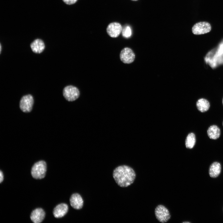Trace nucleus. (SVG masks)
<instances>
[{
    "label": "nucleus",
    "mask_w": 223,
    "mask_h": 223,
    "mask_svg": "<svg viewBox=\"0 0 223 223\" xmlns=\"http://www.w3.org/2000/svg\"><path fill=\"white\" fill-rule=\"evenodd\" d=\"M207 133L208 135L210 138L216 140L220 137L221 131L220 128L217 126L213 125L209 127Z\"/></svg>",
    "instance_id": "obj_13"
},
{
    "label": "nucleus",
    "mask_w": 223,
    "mask_h": 223,
    "mask_svg": "<svg viewBox=\"0 0 223 223\" xmlns=\"http://www.w3.org/2000/svg\"><path fill=\"white\" fill-rule=\"evenodd\" d=\"M211 29V26L209 23L200 22L196 23L193 26L192 31L195 35H200L208 33Z\"/></svg>",
    "instance_id": "obj_6"
},
{
    "label": "nucleus",
    "mask_w": 223,
    "mask_h": 223,
    "mask_svg": "<svg viewBox=\"0 0 223 223\" xmlns=\"http://www.w3.org/2000/svg\"><path fill=\"white\" fill-rule=\"evenodd\" d=\"M3 180V175L1 170L0 171V182L1 183Z\"/></svg>",
    "instance_id": "obj_19"
},
{
    "label": "nucleus",
    "mask_w": 223,
    "mask_h": 223,
    "mask_svg": "<svg viewBox=\"0 0 223 223\" xmlns=\"http://www.w3.org/2000/svg\"><path fill=\"white\" fill-rule=\"evenodd\" d=\"M196 106L199 111L201 112H204L209 110L210 104L206 99L201 98L198 99L197 101Z\"/></svg>",
    "instance_id": "obj_14"
},
{
    "label": "nucleus",
    "mask_w": 223,
    "mask_h": 223,
    "mask_svg": "<svg viewBox=\"0 0 223 223\" xmlns=\"http://www.w3.org/2000/svg\"><path fill=\"white\" fill-rule=\"evenodd\" d=\"M113 176L117 184L121 187H126L132 184L136 174L134 170L126 165L116 167L113 173Z\"/></svg>",
    "instance_id": "obj_1"
},
{
    "label": "nucleus",
    "mask_w": 223,
    "mask_h": 223,
    "mask_svg": "<svg viewBox=\"0 0 223 223\" xmlns=\"http://www.w3.org/2000/svg\"><path fill=\"white\" fill-rule=\"evenodd\" d=\"M63 95L65 99L68 101H73L79 97L80 91L78 89L72 85L65 87L63 91Z\"/></svg>",
    "instance_id": "obj_3"
},
{
    "label": "nucleus",
    "mask_w": 223,
    "mask_h": 223,
    "mask_svg": "<svg viewBox=\"0 0 223 223\" xmlns=\"http://www.w3.org/2000/svg\"><path fill=\"white\" fill-rule=\"evenodd\" d=\"M122 33L123 36L125 37H130L132 33L130 27L128 25L124 27L122 29Z\"/></svg>",
    "instance_id": "obj_17"
},
{
    "label": "nucleus",
    "mask_w": 223,
    "mask_h": 223,
    "mask_svg": "<svg viewBox=\"0 0 223 223\" xmlns=\"http://www.w3.org/2000/svg\"><path fill=\"white\" fill-rule=\"evenodd\" d=\"M196 141V137L195 134L193 133H189L186 139V147L189 149L192 148L195 145Z\"/></svg>",
    "instance_id": "obj_16"
},
{
    "label": "nucleus",
    "mask_w": 223,
    "mask_h": 223,
    "mask_svg": "<svg viewBox=\"0 0 223 223\" xmlns=\"http://www.w3.org/2000/svg\"><path fill=\"white\" fill-rule=\"evenodd\" d=\"M121 25L117 22H113L110 24L107 28L108 34L111 37L116 38L118 37L122 30Z\"/></svg>",
    "instance_id": "obj_8"
},
{
    "label": "nucleus",
    "mask_w": 223,
    "mask_h": 223,
    "mask_svg": "<svg viewBox=\"0 0 223 223\" xmlns=\"http://www.w3.org/2000/svg\"><path fill=\"white\" fill-rule=\"evenodd\" d=\"M221 171L220 164L218 162H214L210 166L209 172V175L212 177H216L220 174Z\"/></svg>",
    "instance_id": "obj_15"
},
{
    "label": "nucleus",
    "mask_w": 223,
    "mask_h": 223,
    "mask_svg": "<svg viewBox=\"0 0 223 223\" xmlns=\"http://www.w3.org/2000/svg\"><path fill=\"white\" fill-rule=\"evenodd\" d=\"M0 53H1V50H1V49H1V48H2V46H1V44H0Z\"/></svg>",
    "instance_id": "obj_20"
},
{
    "label": "nucleus",
    "mask_w": 223,
    "mask_h": 223,
    "mask_svg": "<svg viewBox=\"0 0 223 223\" xmlns=\"http://www.w3.org/2000/svg\"><path fill=\"white\" fill-rule=\"evenodd\" d=\"M222 104H223V99H222Z\"/></svg>",
    "instance_id": "obj_22"
},
{
    "label": "nucleus",
    "mask_w": 223,
    "mask_h": 223,
    "mask_svg": "<svg viewBox=\"0 0 223 223\" xmlns=\"http://www.w3.org/2000/svg\"></svg>",
    "instance_id": "obj_24"
},
{
    "label": "nucleus",
    "mask_w": 223,
    "mask_h": 223,
    "mask_svg": "<svg viewBox=\"0 0 223 223\" xmlns=\"http://www.w3.org/2000/svg\"><path fill=\"white\" fill-rule=\"evenodd\" d=\"M120 58L121 61L123 63L129 64L134 61L135 55L131 49L125 47L121 51Z\"/></svg>",
    "instance_id": "obj_7"
},
{
    "label": "nucleus",
    "mask_w": 223,
    "mask_h": 223,
    "mask_svg": "<svg viewBox=\"0 0 223 223\" xmlns=\"http://www.w3.org/2000/svg\"><path fill=\"white\" fill-rule=\"evenodd\" d=\"M66 4L72 5L75 3L77 0H62Z\"/></svg>",
    "instance_id": "obj_18"
},
{
    "label": "nucleus",
    "mask_w": 223,
    "mask_h": 223,
    "mask_svg": "<svg viewBox=\"0 0 223 223\" xmlns=\"http://www.w3.org/2000/svg\"><path fill=\"white\" fill-rule=\"evenodd\" d=\"M155 212L156 218L161 222H166L170 218L169 210L163 205H158L155 208Z\"/></svg>",
    "instance_id": "obj_4"
},
{
    "label": "nucleus",
    "mask_w": 223,
    "mask_h": 223,
    "mask_svg": "<svg viewBox=\"0 0 223 223\" xmlns=\"http://www.w3.org/2000/svg\"><path fill=\"white\" fill-rule=\"evenodd\" d=\"M45 212L41 208H37L33 210L30 215V219L34 223H40L44 220Z\"/></svg>",
    "instance_id": "obj_10"
},
{
    "label": "nucleus",
    "mask_w": 223,
    "mask_h": 223,
    "mask_svg": "<svg viewBox=\"0 0 223 223\" xmlns=\"http://www.w3.org/2000/svg\"><path fill=\"white\" fill-rule=\"evenodd\" d=\"M70 203L71 206L76 209H81L83 206V200L78 193H74L72 195L70 198Z\"/></svg>",
    "instance_id": "obj_9"
},
{
    "label": "nucleus",
    "mask_w": 223,
    "mask_h": 223,
    "mask_svg": "<svg viewBox=\"0 0 223 223\" xmlns=\"http://www.w3.org/2000/svg\"><path fill=\"white\" fill-rule=\"evenodd\" d=\"M133 0V1H137V0Z\"/></svg>",
    "instance_id": "obj_23"
},
{
    "label": "nucleus",
    "mask_w": 223,
    "mask_h": 223,
    "mask_svg": "<svg viewBox=\"0 0 223 223\" xmlns=\"http://www.w3.org/2000/svg\"><path fill=\"white\" fill-rule=\"evenodd\" d=\"M30 47L32 51L36 53H40L45 48L43 41L40 39L35 40L30 44Z\"/></svg>",
    "instance_id": "obj_12"
},
{
    "label": "nucleus",
    "mask_w": 223,
    "mask_h": 223,
    "mask_svg": "<svg viewBox=\"0 0 223 223\" xmlns=\"http://www.w3.org/2000/svg\"><path fill=\"white\" fill-rule=\"evenodd\" d=\"M46 164L43 160L39 161L35 163L33 166L31 174L34 178L36 179H41L45 176L46 171Z\"/></svg>",
    "instance_id": "obj_2"
},
{
    "label": "nucleus",
    "mask_w": 223,
    "mask_h": 223,
    "mask_svg": "<svg viewBox=\"0 0 223 223\" xmlns=\"http://www.w3.org/2000/svg\"><path fill=\"white\" fill-rule=\"evenodd\" d=\"M33 98L31 94H28L22 97L20 103V109L24 112H28L32 110L33 104Z\"/></svg>",
    "instance_id": "obj_5"
},
{
    "label": "nucleus",
    "mask_w": 223,
    "mask_h": 223,
    "mask_svg": "<svg viewBox=\"0 0 223 223\" xmlns=\"http://www.w3.org/2000/svg\"><path fill=\"white\" fill-rule=\"evenodd\" d=\"M68 209V205L65 203L58 205L54 208L53 214L55 217L61 218L64 216L67 213Z\"/></svg>",
    "instance_id": "obj_11"
},
{
    "label": "nucleus",
    "mask_w": 223,
    "mask_h": 223,
    "mask_svg": "<svg viewBox=\"0 0 223 223\" xmlns=\"http://www.w3.org/2000/svg\"><path fill=\"white\" fill-rule=\"evenodd\" d=\"M183 223H190V222H183Z\"/></svg>",
    "instance_id": "obj_21"
}]
</instances>
